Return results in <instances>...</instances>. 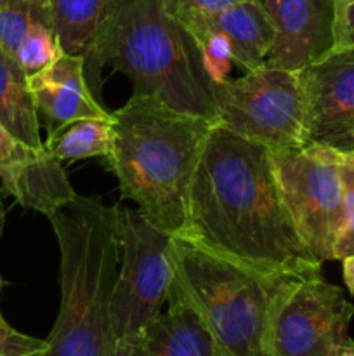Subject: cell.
I'll return each mask as SVG.
<instances>
[{"label": "cell", "mask_w": 354, "mask_h": 356, "mask_svg": "<svg viewBox=\"0 0 354 356\" xmlns=\"http://www.w3.org/2000/svg\"><path fill=\"white\" fill-rule=\"evenodd\" d=\"M180 238L257 270L321 273L290 214L273 152L214 125L189 188Z\"/></svg>", "instance_id": "obj_1"}, {"label": "cell", "mask_w": 354, "mask_h": 356, "mask_svg": "<svg viewBox=\"0 0 354 356\" xmlns=\"http://www.w3.org/2000/svg\"><path fill=\"white\" fill-rule=\"evenodd\" d=\"M214 124L172 110L155 96H135L113 113L106 165L121 198L135 202L155 226L179 235L189 188Z\"/></svg>", "instance_id": "obj_2"}, {"label": "cell", "mask_w": 354, "mask_h": 356, "mask_svg": "<svg viewBox=\"0 0 354 356\" xmlns=\"http://www.w3.org/2000/svg\"><path fill=\"white\" fill-rule=\"evenodd\" d=\"M49 221L61 256V305L40 356H115L111 299L120 264L118 207L76 195Z\"/></svg>", "instance_id": "obj_3"}, {"label": "cell", "mask_w": 354, "mask_h": 356, "mask_svg": "<svg viewBox=\"0 0 354 356\" xmlns=\"http://www.w3.org/2000/svg\"><path fill=\"white\" fill-rule=\"evenodd\" d=\"M106 58L127 75L135 96H155L172 110L217 124L214 83L200 44L165 0H118Z\"/></svg>", "instance_id": "obj_4"}, {"label": "cell", "mask_w": 354, "mask_h": 356, "mask_svg": "<svg viewBox=\"0 0 354 356\" xmlns=\"http://www.w3.org/2000/svg\"><path fill=\"white\" fill-rule=\"evenodd\" d=\"M170 291L200 315L228 356H271L276 302L298 277L271 273L174 236Z\"/></svg>", "instance_id": "obj_5"}, {"label": "cell", "mask_w": 354, "mask_h": 356, "mask_svg": "<svg viewBox=\"0 0 354 356\" xmlns=\"http://www.w3.org/2000/svg\"><path fill=\"white\" fill-rule=\"evenodd\" d=\"M217 127L273 153L307 145L301 73L262 65L236 80L214 86Z\"/></svg>", "instance_id": "obj_6"}, {"label": "cell", "mask_w": 354, "mask_h": 356, "mask_svg": "<svg viewBox=\"0 0 354 356\" xmlns=\"http://www.w3.org/2000/svg\"><path fill=\"white\" fill-rule=\"evenodd\" d=\"M120 264L111 299L117 343L141 332L162 313L172 284L174 235L153 225L139 209L118 207Z\"/></svg>", "instance_id": "obj_7"}, {"label": "cell", "mask_w": 354, "mask_h": 356, "mask_svg": "<svg viewBox=\"0 0 354 356\" xmlns=\"http://www.w3.org/2000/svg\"><path fill=\"white\" fill-rule=\"evenodd\" d=\"M278 181L305 245L319 261H335L344 222L340 149L309 143L273 153Z\"/></svg>", "instance_id": "obj_8"}, {"label": "cell", "mask_w": 354, "mask_h": 356, "mask_svg": "<svg viewBox=\"0 0 354 356\" xmlns=\"http://www.w3.org/2000/svg\"><path fill=\"white\" fill-rule=\"evenodd\" d=\"M354 305L321 273L295 278L276 302L269 327L271 356H340L351 343Z\"/></svg>", "instance_id": "obj_9"}, {"label": "cell", "mask_w": 354, "mask_h": 356, "mask_svg": "<svg viewBox=\"0 0 354 356\" xmlns=\"http://www.w3.org/2000/svg\"><path fill=\"white\" fill-rule=\"evenodd\" d=\"M307 145L354 152V49L332 51L302 70Z\"/></svg>", "instance_id": "obj_10"}, {"label": "cell", "mask_w": 354, "mask_h": 356, "mask_svg": "<svg viewBox=\"0 0 354 356\" xmlns=\"http://www.w3.org/2000/svg\"><path fill=\"white\" fill-rule=\"evenodd\" d=\"M274 28L264 65L302 72L333 51L335 0H262Z\"/></svg>", "instance_id": "obj_11"}, {"label": "cell", "mask_w": 354, "mask_h": 356, "mask_svg": "<svg viewBox=\"0 0 354 356\" xmlns=\"http://www.w3.org/2000/svg\"><path fill=\"white\" fill-rule=\"evenodd\" d=\"M0 181L7 195L24 209L49 218L76 197L61 162L45 149L14 138L0 124Z\"/></svg>", "instance_id": "obj_12"}, {"label": "cell", "mask_w": 354, "mask_h": 356, "mask_svg": "<svg viewBox=\"0 0 354 356\" xmlns=\"http://www.w3.org/2000/svg\"><path fill=\"white\" fill-rule=\"evenodd\" d=\"M118 0H47L49 23L62 51L83 58L85 79L101 101L106 40Z\"/></svg>", "instance_id": "obj_13"}, {"label": "cell", "mask_w": 354, "mask_h": 356, "mask_svg": "<svg viewBox=\"0 0 354 356\" xmlns=\"http://www.w3.org/2000/svg\"><path fill=\"white\" fill-rule=\"evenodd\" d=\"M83 66V58L62 52L54 63L28 76L38 118L47 127V134L80 118L111 117L90 90Z\"/></svg>", "instance_id": "obj_14"}, {"label": "cell", "mask_w": 354, "mask_h": 356, "mask_svg": "<svg viewBox=\"0 0 354 356\" xmlns=\"http://www.w3.org/2000/svg\"><path fill=\"white\" fill-rule=\"evenodd\" d=\"M167 305L141 332L118 341L115 356H228L184 299L169 291Z\"/></svg>", "instance_id": "obj_15"}, {"label": "cell", "mask_w": 354, "mask_h": 356, "mask_svg": "<svg viewBox=\"0 0 354 356\" xmlns=\"http://www.w3.org/2000/svg\"><path fill=\"white\" fill-rule=\"evenodd\" d=\"M187 30L193 37L219 31L229 40L233 59L243 72H252L266 63L274 40V28L262 0H239L219 13L194 21Z\"/></svg>", "instance_id": "obj_16"}, {"label": "cell", "mask_w": 354, "mask_h": 356, "mask_svg": "<svg viewBox=\"0 0 354 356\" xmlns=\"http://www.w3.org/2000/svg\"><path fill=\"white\" fill-rule=\"evenodd\" d=\"M0 124L16 139L35 149H45L40 118L31 96L28 75L19 63L0 49Z\"/></svg>", "instance_id": "obj_17"}, {"label": "cell", "mask_w": 354, "mask_h": 356, "mask_svg": "<svg viewBox=\"0 0 354 356\" xmlns=\"http://www.w3.org/2000/svg\"><path fill=\"white\" fill-rule=\"evenodd\" d=\"M44 145L59 162L108 156L113 146V113L111 117H89L69 122L49 132Z\"/></svg>", "instance_id": "obj_18"}, {"label": "cell", "mask_w": 354, "mask_h": 356, "mask_svg": "<svg viewBox=\"0 0 354 356\" xmlns=\"http://www.w3.org/2000/svg\"><path fill=\"white\" fill-rule=\"evenodd\" d=\"M47 17V7L26 0H7L0 3V49L16 59L17 51L31 24Z\"/></svg>", "instance_id": "obj_19"}, {"label": "cell", "mask_w": 354, "mask_h": 356, "mask_svg": "<svg viewBox=\"0 0 354 356\" xmlns=\"http://www.w3.org/2000/svg\"><path fill=\"white\" fill-rule=\"evenodd\" d=\"M62 47L58 40V35L52 30L47 17L37 19L31 24L30 31L24 37L19 51H17L16 61L24 70L28 76L35 75L45 66L54 63L62 54Z\"/></svg>", "instance_id": "obj_20"}, {"label": "cell", "mask_w": 354, "mask_h": 356, "mask_svg": "<svg viewBox=\"0 0 354 356\" xmlns=\"http://www.w3.org/2000/svg\"><path fill=\"white\" fill-rule=\"evenodd\" d=\"M344 222L335 245V261L354 254V152H340Z\"/></svg>", "instance_id": "obj_21"}, {"label": "cell", "mask_w": 354, "mask_h": 356, "mask_svg": "<svg viewBox=\"0 0 354 356\" xmlns=\"http://www.w3.org/2000/svg\"><path fill=\"white\" fill-rule=\"evenodd\" d=\"M198 44L201 49V61L210 82L214 86L226 82L235 66L233 49L228 38L219 31H208L198 38Z\"/></svg>", "instance_id": "obj_22"}, {"label": "cell", "mask_w": 354, "mask_h": 356, "mask_svg": "<svg viewBox=\"0 0 354 356\" xmlns=\"http://www.w3.org/2000/svg\"><path fill=\"white\" fill-rule=\"evenodd\" d=\"M45 350L47 341L19 332L0 315V356H40Z\"/></svg>", "instance_id": "obj_23"}, {"label": "cell", "mask_w": 354, "mask_h": 356, "mask_svg": "<svg viewBox=\"0 0 354 356\" xmlns=\"http://www.w3.org/2000/svg\"><path fill=\"white\" fill-rule=\"evenodd\" d=\"M165 2L169 6L170 13L187 28L194 21L219 13L221 9L233 6L239 0H165Z\"/></svg>", "instance_id": "obj_24"}, {"label": "cell", "mask_w": 354, "mask_h": 356, "mask_svg": "<svg viewBox=\"0 0 354 356\" xmlns=\"http://www.w3.org/2000/svg\"><path fill=\"white\" fill-rule=\"evenodd\" d=\"M335 42L333 51L354 49V0H335Z\"/></svg>", "instance_id": "obj_25"}, {"label": "cell", "mask_w": 354, "mask_h": 356, "mask_svg": "<svg viewBox=\"0 0 354 356\" xmlns=\"http://www.w3.org/2000/svg\"><path fill=\"white\" fill-rule=\"evenodd\" d=\"M342 264H344V282H346L351 294H354V254L353 256L346 257V259H342Z\"/></svg>", "instance_id": "obj_26"}, {"label": "cell", "mask_w": 354, "mask_h": 356, "mask_svg": "<svg viewBox=\"0 0 354 356\" xmlns=\"http://www.w3.org/2000/svg\"><path fill=\"white\" fill-rule=\"evenodd\" d=\"M340 356H354V341L353 339H351V343L347 344L346 350H344L342 353H340Z\"/></svg>", "instance_id": "obj_27"}, {"label": "cell", "mask_w": 354, "mask_h": 356, "mask_svg": "<svg viewBox=\"0 0 354 356\" xmlns=\"http://www.w3.org/2000/svg\"><path fill=\"white\" fill-rule=\"evenodd\" d=\"M6 216H3V207H2V200H0V236H2V232H3V221H6Z\"/></svg>", "instance_id": "obj_28"}, {"label": "cell", "mask_w": 354, "mask_h": 356, "mask_svg": "<svg viewBox=\"0 0 354 356\" xmlns=\"http://www.w3.org/2000/svg\"><path fill=\"white\" fill-rule=\"evenodd\" d=\"M7 2V0H0V3ZM26 2H33V3H40V6H45L47 3V0H26Z\"/></svg>", "instance_id": "obj_29"}, {"label": "cell", "mask_w": 354, "mask_h": 356, "mask_svg": "<svg viewBox=\"0 0 354 356\" xmlns=\"http://www.w3.org/2000/svg\"><path fill=\"white\" fill-rule=\"evenodd\" d=\"M339 2H351V0H339Z\"/></svg>", "instance_id": "obj_30"}, {"label": "cell", "mask_w": 354, "mask_h": 356, "mask_svg": "<svg viewBox=\"0 0 354 356\" xmlns=\"http://www.w3.org/2000/svg\"><path fill=\"white\" fill-rule=\"evenodd\" d=\"M0 287H2V280H0Z\"/></svg>", "instance_id": "obj_31"}]
</instances>
